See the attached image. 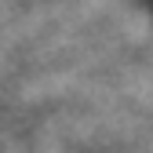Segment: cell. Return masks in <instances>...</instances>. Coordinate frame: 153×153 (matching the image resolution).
I'll return each instance as SVG.
<instances>
[{"mask_svg": "<svg viewBox=\"0 0 153 153\" xmlns=\"http://www.w3.org/2000/svg\"><path fill=\"white\" fill-rule=\"evenodd\" d=\"M146 4H149V11H153V0H146Z\"/></svg>", "mask_w": 153, "mask_h": 153, "instance_id": "cell-1", "label": "cell"}]
</instances>
